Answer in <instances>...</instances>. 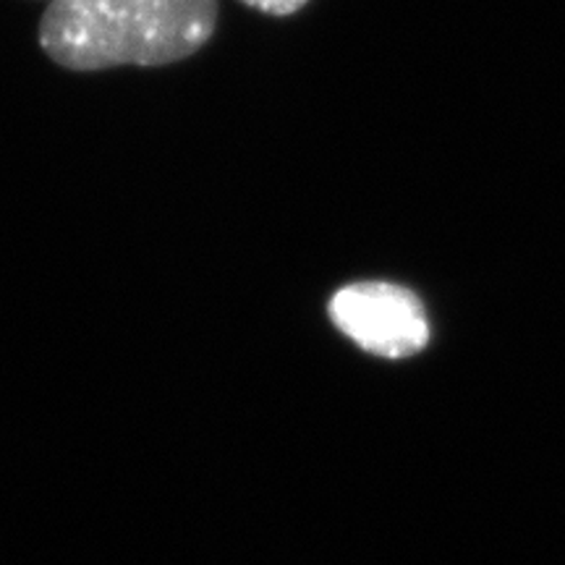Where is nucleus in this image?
<instances>
[{
	"mask_svg": "<svg viewBox=\"0 0 565 565\" xmlns=\"http://www.w3.org/2000/svg\"><path fill=\"white\" fill-rule=\"evenodd\" d=\"M47 3H51V0H47Z\"/></svg>",
	"mask_w": 565,
	"mask_h": 565,
	"instance_id": "20e7f679",
	"label": "nucleus"
},
{
	"mask_svg": "<svg viewBox=\"0 0 565 565\" xmlns=\"http://www.w3.org/2000/svg\"><path fill=\"white\" fill-rule=\"evenodd\" d=\"M238 3H244L246 9L265 13V17L282 19V17H294V13H299L309 0H238Z\"/></svg>",
	"mask_w": 565,
	"mask_h": 565,
	"instance_id": "7ed1b4c3",
	"label": "nucleus"
},
{
	"mask_svg": "<svg viewBox=\"0 0 565 565\" xmlns=\"http://www.w3.org/2000/svg\"><path fill=\"white\" fill-rule=\"evenodd\" d=\"M328 315L345 338L374 356L406 359L429 341L422 301L395 282L359 280L343 286L328 301Z\"/></svg>",
	"mask_w": 565,
	"mask_h": 565,
	"instance_id": "f03ea898",
	"label": "nucleus"
},
{
	"mask_svg": "<svg viewBox=\"0 0 565 565\" xmlns=\"http://www.w3.org/2000/svg\"><path fill=\"white\" fill-rule=\"evenodd\" d=\"M217 17V0H51L38 40L66 71L158 68L200 53Z\"/></svg>",
	"mask_w": 565,
	"mask_h": 565,
	"instance_id": "f257e3e1",
	"label": "nucleus"
}]
</instances>
